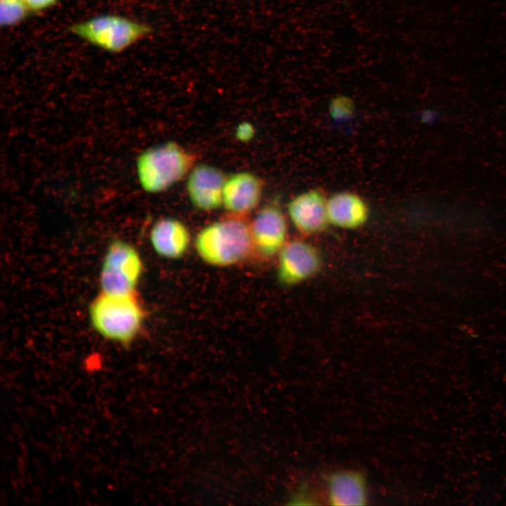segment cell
<instances>
[{"label": "cell", "instance_id": "6da1fadb", "mask_svg": "<svg viewBox=\"0 0 506 506\" xmlns=\"http://www.w3.org/2000/svg\"><path fill=\"white\" fill-rule=\"evenodd\" d=\"M90 323L103 338L129 346L140 335L146 317L136 292L112 294L100 291L88 308Z\"/></svg>", "mask_w": 506, "mask_h": 506}, {"label": "cell", "instance_id": "7a4b0ae2", "mask_svg": "<svg viewBox=\"0 0 506 506\" xmlns=\"http://www.w3.org/2000/svg\"><path fill=\"white\" fill-rule=\"evenodd\" d=\"M193 244L200 259L217 268L236 266L254 253L249 220L228 214L203 227Z\"/></svg>", "mask_w": 506, "mask_h": 506}, {"label": "cell", "instance_id": "3957f363", "mask_svg": "<svg viewBox=\"0 0 506 506\" xmlns=\"http://www.w3.org/2000/svg\"><path fill=\"white\" fill-rule=\"evenodd\" d=\"M196 155L176 141H167L143 151L136 159L141 188L149 193L167 190L195 165Z\"/></svg>", "mask_w": 506, "mask_h": 506}, {"label": "cell", "instance_id": "277c9868", "mask_svg": "<svg viewBox=\"0 0 506 506\" xmlns=\"http://www.w3.org/2000/svg\"><path fill=\"white\" fill-rule=\"evenodd\" d=\"M72 34L112 53H119L151 32L143 23L119 15H103L72 25Z\"/></svg>", "mask_w": 506, "mask_h": 506}, {"label": "cell", "instance_id": "5b68a950", "mask_svg": "<svg viewBox=\"0 0 506 506\" xmlns=\"http://www.w3.org/2000/svg\"><path fill=\"white\" fill-rule=\"evenodd\" d=\"M143 269L137 249L129 242L113 239L108 244L101 262L100 291L112 294L136 292Z\"/></svg>", "mask_w": 506, "mask_h": 506}, {"label": "cell", "instance_id": "8992f818", "mask_svg": "<svg viewBox=\"0 0 506 506\" xmlns=\"http://www.w3.org/2000/svg\"><path fill=\"white\" fill-rule=\"evenodd\" d=\"M322 266L316 247L301 239L288 240L278 254L277 279L281 285L292 287L313 278Z\"/></svg>", "mask_w": 506, "mask_h": 506}, {"label": "cell", "instance_id": "52a82bcc", "mask_svg": "<svg viewBox=\"0 0 506 506\" xmlns=\"http://www.w3.org/2000/svg\"><path fill=\"white\" fill-rule=\"evenodd\" d=\"M249 230L254 253L265 259L278 256L288 240L287 219L275 202L257 211L249 220Z\"/></svg>", "mask_w": 506, "mask_h": 506}, {"label": "cell", "instance_id": "ba28073f", "mask_svg": "<svg viewBox=\"0 0 506 506\" xmlns=\"http://www.w3.org/2000/svg\"><path fill=\"white\" fill-rule=\"evenodd\" d=\"M227 177L215 166L195 164L188 174L186 182L187 194L191 205L202 212L214 211L221 207Z\"/></svg>", "mask_w": 506, "mask_h": 506}, {"label": "cell", "instance_id": "9c48e42d", "mask_svg": "<svg viewBox=\"0 0 506 506\" xmlns=\"http://www.w3.org/2000/svg\"><path fill=\"white\" fill-rule=\"evenodd\" d=\"M327 198L320 189L313 188L293 197L287 205V214L295 229L304 235L325 231L330 225Z\"/></svg>", "mask_w": 506, "mask_h": 506}, {"label": "cell", "instance_id": "30bf717a", "mask_svg": "<svg viewBox=\"0 0 506 506\" xmlns=\"http://www.w3.org/2000/svg\"><path fill=\"white\" fill-rule=\"evenodd\" d=\"M263 180L249 171H240L227 177L223 205L227 214L248 218L258 207L263 195Z\"/></svg>", "mask_w": 506, "mask_h": 506}, {"label": "cell", "instance_id": "8fae6325", "mask_svg": "<svg viewBox=\"0 0 506 506\" xmlns=\"http://www.w3.org/2000/svg\"><path fill=\"white\" fill-rule=\"evenodd\" d=\"M154 252L167 259L183 257L191 243V235L187 226L172 217L157 219L152 226L149 235Z\"/></svg>", "mask_w": 506, "mask_h": 506}, {"label": "cell", "instance_id": "7c38bea8", "mask_svg": "<svg viewBox=\"0 0 506 506\" xmlns=\"http://www.w3.org/2000/svg\"><path fill=\"white\" fill-rule=\"evenodd\" d=\"M327 212L330 225L346 230L363 226L370 215L365 200L351 191L336 192L327 198Z\"/></svg>", "mask_w": 506, "mask_h": 506}, {"label": "cell", "instance_id": "4fadbf2b", "mask_svg": "<svg viewBox=\"0 0 506 506\" xmlns=\"http://www.w3.org/2000/svg\"><path fill=\"white\" fill-rule=\"evenodd\" d=\"M328 500L332 505H363L367 493L363 476L351 470L338 471L327 479Z\"/></svg>", "mask_w": 506, "mask_h": 506}, {"label": "cell", "instance_id": "5bb4252c", "mask_svg": "<svg viewBox=\"0 0 506 506\" xmlns=\"http://www.w3.org/2000/svg\"><path fill=\"white\" fill-rule=\"evenodd\" d=\"M29 11L24 0H0L1 25L9 27L20 22Z\"/></svg>", "mask_w": 506, "mask_h": 506}, {"label": "cell", "instance_id": "9a60e30c", "mask_svg": "<svg viewBox=\"0 0 506 506\" xmlns=\"http://www.w3.org/2000/svg\"><path fill=\"white\" fill-rule=\"evenodd\" d=\"M353 101L346 96H337L329 103V112L332 119L343 121L351 117L354 113Z\"/></svg>", "mask_w": 506, "mask_h": 506}, {"label": "cell", "instance_id": "2e32d148", "mask_svg": "<svg viewBox=\"0 0 506 506\" xmlns=\"http://www.w3.org/2000/svg\"><path fill=\"white\" fill-rule=\"evenodd\" d=\"M254 134L255 129L252 124L242 122L236 127L235 135L238 141L247 142L254 137Z\"/></svg>", "mask_w": 506, "mask_h": 506}, {"label": "cell", "instance_id": "e0dca14e", "mask_svg": "<svg viewBox=\"0 0 506 506\" xmlns=\"http://www.w3.org/2000/svg\"><path fill=\"white\" fill-rule=\"evenodd\" d=\"M30 11H41L54 5L58 0H24Z\"/></svg>", "mask_w": 506, "mask_h": 506}]
</instances>
